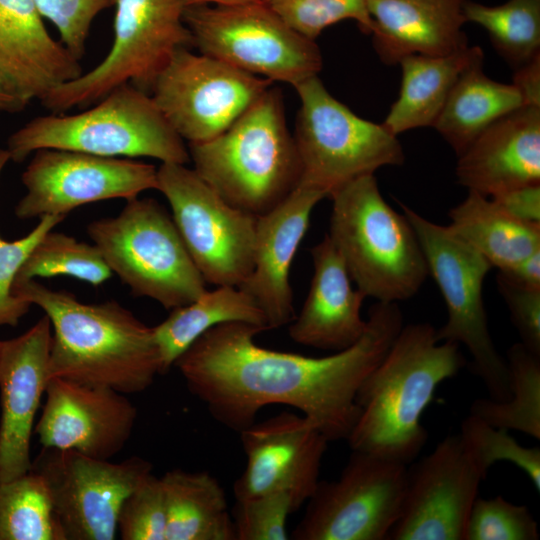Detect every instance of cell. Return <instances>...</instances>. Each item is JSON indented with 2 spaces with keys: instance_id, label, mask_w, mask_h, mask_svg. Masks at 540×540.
Returning a JSON list of instances; mask_svg holds the SVG:
<instances>
[{
  "instance_id": "obj_1",
  "label": "cell",
  "mask_w": 540,
  "mask_h": 540,
  "mask_svg": "<svg viewBox=\"0 0 540 540\" xmlns=\"http://www.w3.org/2000/svg\"><path fill=\"white\" fill-rule=\"evenodd\" d=\"M402 327L398 303L377 301L355 344L308 357L258 346L254 338L265 327L225 322L203 333L174 366L211 416L235 432L264 407L281 404L299 410L329 442L347 440L360 414L357 392Z\"/></svg>"
},
{
  "instance_id": "obj_2",
  "label": "cell",
  "mask_w": 540,
  "mask_h": 540,
  "mask_svg": "<svg viewBox=\"0 0 540 540\" xmlns=\"http://www.w3.org/2000/svg\"><path fill=\"white\" fill-rule=\"evenodd\" d=\"M13 293L50 320V378L126 395L145 391L162 374L153 327L118 302L83 303L36 280L14 286Z\"/></svg>"
},
{
  "instance_id": "obj_3",
  "label": "cell",
  "mask_w": 540,
  "mask_h": 540,
  "mask_svg": "<svg viewBox=\"0 0 540 540\" xmlns=\"http://www.w3.org/2000/svg\"><path fill=\"white\" fill-rule=\"evenodd\" d=\"M464 364L460 345L438 341L431 324L403 326L357 392L360 414L347 438L351 450L413 462L428 437L422 414L437 386Z\"/></svg>"
},
{
  "instance_id": "obj_4",
  "label": "cell",
  "mask_w": 540,
  "mask_h": 540,
  "mask_svg": "<svg viewBox=\"0 0 540 540\" xmlns=\"http://www.w3.org/2000/svg\"><path fill=\"white\" fill-rule=\"evenodd\" d=\"M188 151L193 169L222 199L255 217L300 184V160L277 87H269L219 135L188 143Z\"/></svg>"
},
{
  "instance_id": "obj_5",
  "label": "cell",
  "mask_w": 540,
  "mask_h": 540,
  "mask_svg": "<svg viewBox=\"0 0 540 540\" xmlns=\"http://www.w3.org/2000/svg\"><path fill=\"white\" fill-rule=\"evenodd\" d=\"M329 233L356 288L378 302L418 293L429 270L417 235L381 195L374 174L358 177L331 196Z\"/></svg>"
},
{
  "instance_id": "obj_6",
  "label": "cell",
  "mask_w": 540,
  "mask_h": 540,
  "mask_svg": "<svg viewBox=\"0 0 540 540\" xmlns=\"http://www.w3.org/2000/svg\"><path fill=\"white\" fill-rule=\"evenodd\" d=\"M40 149H61L105 157H151L187 164L188 147L169 124L152 96L122 84L91 109L62 116L35 117L15 131L4 150L8 160L23 162Z\"/></svg>"
},
{
  "instance_id": "obj_7",
  "label": "cell",
  "mask_w": 540,
  "mask_h": 540,
  "mask_svg": "<svg viewBox=\"0 0 540 540\" xmlns=\"http://www.w3.org/2000/svg\"><path fill=\"white\" fill-rule=\"evenodd\" d=\"M87 232L134 296L172 310L207 290L173 218L154 199L127 200L116 217L92 221Z\"/></svg>"
},
{
  "instance_id": "obj_8",
  "label": "cell",
  "mask_w": 540,
  "mask_h": 540,
  "mask_svg": "<svg viewBox=\"0 0 540 540\" xmlns=\"http://www.w3.org/2000/svg\"><path fill=\"white\" fill-rule=\"evenodd\" d=\"M300 107L295 133L299 186L330 197L348 182L405 161L397 136L363 119L333 97L318 75L296 86Z\"/></svg>"
},
{
  "instance_id": "obj_9",
  "label": "cell",
  "mask_w": 540,
  "mask_h": 540,
  "mask_svg": "<svg viewBox=\"0 0 540 540\" xmlns=\"http://www.w3.org/2000/svg\"><path fill=\"white\" fill-rule=\"evenodd\" d=\"M110 51L93 69L50 90L40 101L60 114L92 105L130 83L150 94L173 55L192 45L183 0H116Z\"/></svg>"
},
{
  "instance_id": "obj_10",
  "label": "cell",
  "mask_w": 540,
  "mask_h": 540,
  "mask_svg": "<svg viewBox=\"0 0 540 540\" xmlns=\"http://www.w3.org/2000/svg\"><path fill=\"white\" fill-rule=\"evenodd\" d=\"M401 208L445 301L447 321L436 329L437 340L463 344L472 357V371L484 383L489 398L508 400L507 362L492 340L482 295L484 279L493 267L449 226L436 224L404 204Z\"/></svg>"
},
{
  "instance_id": "obj_11",
  "label": "cell",
  "mask_w": 540,
  "mask_h": 540,
  "mask_svg": "<svg viewBox=\"0 0 540 540\" xmlns=\"http://www.w3.org/2000/svg\"><path fill=\"white\" fill-rule=\"evenodd\" d=\"M183 18L200 53L273 83L294 87L322 68L315 40L293 30L260 0L189 6Z\"/></svg>"
},
{
  "instance_id": "obj_12",
  "label": "cell",
  "mask_w": 540,
  "mask_h": 540,
  "mask_svg": "<svg viewBox=\"0 0 540 540\" xmlns=\"http://www.w3.org/2000/svg\"><path fill=\"white\" fill-rule=\"evenodd\" d=\"M157 181L205 282L239 287L254 267L257 217L228 204L185 164L162 163Z\"/></svg>"
},
{
  "instance_id": "obj_13",
  "label": "cell",
  "mask_w": 540,
  "mask_h": 540,
  "mask_svg": "<svg viewBox=\"0 0 540 540\" xmlns=\"http://www.w3.org/2000/svg\"><path fill=\"white\" fill-rule=\"evenodd\" d=\"M407 466L352 450L338 479L319 481L291 538L387 540L401 513Z\"/></svg>"
},
{
  "instance_id": "obj_14",
  "label": "cell",
  "mask_w": 540,
  "mask_h": 540,
  "mask_svg": "<svg viewBox=\"0 0 540 540\" xmlns=\"http://www.w3.org/2000/svg\"><path fill=\"white\" fill-rule=\"evenodd\" d=\"M148 460L97 459L73 450L43 448L32 470L44 479L65 540H113L126 497L152 473Z\"/></svg>"
},
{
  "instance_id": "obj_15",
  "label": "cell",
  "mask_w": 540,
  "mask_h": 540,
  "mask_svg": "<svg viewBox=\"0 0 540 540\" xmlns=\"http://www.w3.org/2000/svg\"><path fill=\"white\" fill-rule=\"evenodd\" d=\"M272 84L182 48L159 73L150 95L178 135L198 143L226 130Z\"/></svg>"
},
{
  "instance_id": "obj_16",
  "label": "cell",
  "mask_w": 540,
  "mask_h": 540,
  "mask_svg": "<svg viewBox=\"0 0 540 540\" xmlns=\"http://www.w3.org/2000/svg\"><path fill=\"white\" fill-rule=\"evenodd\" d=\"M21 181L26 194L15 207L20 219L66 216L87 203L130 200L158 188L154 165L61 149L35 151Z\"/></svg>"
},
{
  "instance_id": "obj_17",
  "label": "cell",
  "mask_w": 540,
  "mask_h": 540,
  "mask_svg": "<svg viewBox=\"0 0 540 540\" xmlns=\"http://www.w3.org/2000/svg\"><path fill=\"white\" fill-rule=\"evenodd\" d=\"M484 474L450 435L407 466L400 516L387 540H465L466 526Z\"/></svg>"
},
{
  "instance_id": "obj_18",
  "label": "cell",
  "mask_w": 540,
  "mask_h": 540,
  "mask_svg": "<svg viewBox=\"0 0 540 540\" xmlns=\"http://www.w3.org/2000/svg\"><path fill=\"white\" fill-rule=\"evenodd\" d=\"M246 465L235 499L287 492L299 509L314 493L329 441L303 415L284 411L240 433Z\"/></svg>"
},
{
  "instance_id": "obj_19",
  "label": "cell",
  "mask_w": 540,
  "mask_h": 540,
  "mask_svg": "<svg viewBox=\"0 0 540 540\" xmlns=\"http://www.w3.org/2000/svg\"><path fill=\"white\" fill-rule=\"evenodd\" d=\"M45 395L34 428L43 448L73 450L109 460L132 434L137 409L123 393L52 377Z\"/></svg>"
},
{
  "instance_id": "obj_20",
  "label": "cell",
  "mask_w": 540,
  "mask_h": 540,
  "mask_svg": "<svg viewBox=\"0 0 540 540\" xmlns=\"http://www.w3.org/2000/svg\"><path fill=\"white\" fill-rule=\"evenodd\" d=\"M51 323L44 315L0 346V482L32 469L30 441L49 374Z\"/></svg>"
},
{
  "instance_id": "obj_21",
  "label": "cell",
  "mask_w": 540,
  "mask_h": 540,
  "mask_svg": "<svg viewBox=\"0 0 540 540\" xmlns=\"http://www.w3.org/2000/svg\"><path fill=\"white\" fill-rule=\"evenodd\" d=\"M325 194L298 186L284 201L257 217L254 267L238 287L265 315L268 329H277L294 318L291 264L308 229L311 213Z\"/></svg>"
},
{
  "instance_id": "obj_22",
  "label": "cell",
  "mask_w": 540,
  "mask_h": 540,
  "mask_svg": "<svg viewBox=\"0 0 540 540\" xmlns=\"http://www.w3.org/2000/svg\"><path fill=\"white\" fill-rule=\"evenodd\" d=\"M456 177L487 197L540 184V106L523 105L488 126L458 156Z\"/></svg>"
},
{
  "instance_id": "obj_23",
  "label": "cell",
  "mask_w": 540,
  "mask_h": 540,
  "mask_svg": "<svg viewBox=\"0 0 540 540\" xmlns=\"http://www.w3.org/2000/svg\"><path fill=\"white\" fill-rule=\"evenodd\" d=\"M82 74L47 31L35 0H0V76L29 103Z\"/></svg>"
},
{
  "instance_id": "obj_24",
  "label": "cell",
  "mask_w": 540,
  "mask_h": 540,
  "mask_svg": "<svg viewBox=\"0 0 540 540\" xmlns=\"http://www.w3.org/2000/svg\"><path fill=\"white\" fill-rule=\"evenodd\" d=\"M314 266L308 295L289 326L290 338L303 346L338 352L355 344L367 320L365 295L353 288L343 260L326 234L310 249Z\"/></svg>"
},
{
  "instance_id": "obj_25",
  "label": "cell",
  "mask_w": 540,
  "mask_h": 540,
  "mask_svg": "<svg viewBox=\"0 0 540 540\" xmlns=\"http://www.w3.org/2000/svg\"><path fill=\"white\" fill-rule=\"evenodd\" d=\"M466 1L366 0L380 60L395 65L409 55L444 56L466 48Z\"/></svg>"
},
{
  "instance_id": "obj_26",
  "label": "cell",
  "mask_w": 540,
  "mask_h": 540,
  "mask_svg": "<svg viewBox=\"0 0 540 540\" xmlns=\"http://www.w3.org/2000/svg\"><path fill=\"white\" fill-rule=\"evenodd\" d=\"M483 51L469 47L444 56L409 55L400 62L401 86L384 127L393 135L433 126L461 72Z\"/></svg>"
},
{
  "instance_id": "obj_27",
  "label": "cell",
  "mask_w": 540,
  "mask_h": 540,
  "mask_svg": "<svg viewBox=\"0 0 540 540\" xmlns=\"http://www.w3.org/2000/svg\"><path fill=\"white\" fill-rule=\"evenodd\" d=\"M475 58L459 75L433 127L457 156L493 122L525 105L517 87L492 80Z\"/></svg>"
},
{
  "instance_id": "obj_28",
  "label": "cell",
  "mask_w": 540,
  "mask_h": 540,
  "mask_svg": "<svg viewBox=\"0 0 540 540\" xmlns=\"http://www.w3.org/2000/svg\"><path fill=\"white\" fill-rule=\"evenodd\" d=\"M165 540H236L224 489L206 471L173 469L160 477Z\"/></svg>"
},
{
  "instance_id": "obj_29",
  "label": "cell",
  "mask_w": 540,
  "mask_h": 540,
  "mask_svg": "<svg viewBox=\"0 0 540 540\" xmlns=\"http://www.w3.org/2000/svg\"><path fill=\"white\" fill-rule=\"evenodd\" d=\"M448 216L451 230L492 267L507 269L540 249V225L507 214L494 200L469 191Z\"/></svg>"
},
{
  "instance_id": "obj_30",
  "label": "cell",
  "mask_w": 540,
  "mask_h": 540,
  "mask_svg": "<svg viewBox=\"0 0 540 540\" xmlns=\"http://www.w3.org/2000/svg\"><path fill=\"white\" fill-rule=\"evenodd\" d=\"M225 322H244L268 330L262 310L238 287L217 286L213 291L206 290L190 304L172 309L163 322L153 327L162 374L174 366L203 333Z\"/></svg>"
},
{
  "instance_id": "obj_31",
  "label": "cell",
  "mask_w": 540,
  "mask_h": 540,
  "mask_svg": "<svg viewBox=\"0 0 540 540\" xmlns=\"http://www.w3.org/2000/svg\"><path fill=\"white\" fill-rule=\"evenodd\" d=\"M510 397L506 401L479 398L470 414L496 428L516 430L540 439V356L521 342L507 351Z\"/></svg>"
},
{
  "instance_id": "obj_32",
  "label": "cell",
  "mask_w": 540,
  "mask_h": 540,
  "mask_svg": "<svg viewBox=\"0 0 540 540\" xmlns=\"http://www.w3.org/2000/svg\"><path fill=\"white\" fill-rule=\"evenodd\" d=\"M464 16L486 30L495 50L514 69L540 54V0H509L497 6L467 0Z\"/></svg>"
},
{
  "instance_id": "obj_33",
  "label": "cell",
  "mask_w": 540,
  "mask_h": 540,
  "mask_svg": "<svg viewBox=\"0 0 540 540\" xmlns=\"http://www.w3.org/2000/svg\"><path fill=\"white\" fill-rule=\"evenodd\" d=\"M0 540H65L47 485L32 469L0 482Z\"/></svg>"
},
{
  "instance_id": "obj_34",
  "label": "cell",
  "mask_w": 540,
  "mask_h": 540,
  "mask_svg": "<svg viewBox=\"0 0 540 540\" xmlns=\"http://www.w3.org/2000/svg\"><path fill=\"white\" fill-rule=\"evenodd\" d=\"M56 275L71 276L99 286L110 279L112 271L96 245L50 230L20 267L13 287L37 277Z\"/></svg>"
},
{
  "instance_id": "obj_35",
  "label": "cell",
  "mask_w": 540,
  "mask_h": 540,
  "mask_svg": "<svg viewBox=\"0 0 540 540\" xmlns=\"http://www.w3.org/2000/svg\"><path fill=\"white\" fill-rule=\"evenodd\" d=\"M463 446L480 470L487 475L499 461L516 465L540 491V449L520 445L508 430L496 428L482 419L469 415L459 433Z\"/></svg>"
},
{
  "instance_id": "obj_36",
  "label": "cell",
  "mask_w": 540,
  "mask_h": 540,
  "mask_svg": "<svg viewBox=\"0 0 540 540\" xmlns=\"http://www.w3.org/2000/svg\"><path fill=\"white\" fill-rule=\"evenodd\" d=\"M299 34L315 40L324 29L344 20H354L368 35L373 21L366 0H260Z\"/></svg>"
},
{
  "instance_id": "obj_37",
  "label": "cell",
  "mask_w": 540,
  "mask_h": 540,
  "mask_svg": "<svg viewBox=\"0 0 540 540\" xmlns=\"http://www.w3.org/2000/svg\"><path fill=\"white\" fill-rule=\"evenodd\" d=\"M537 521L525 505L501 496L475 499L466 526L465 540H538Z\"/></svg>"
},
{
  "instance_id": "obj_38",
  "label": "cell",
  "mask_w": 540,
  "mask_h": 540,
  "mask_svg": "<svg viewBox=\"0 0 540 540\" xmlns=\"http://www.w3.org/2000/svg\"><path fill=\"white\" fill-rule=\"evenodd\" d=\"M0 153V172L7 163ZM66 216L45 215L40 217L37 226L26 236L7 241L0 236V326L15 327L29 312L31 304L13 293L16 275L42 237L61 223Z\"/></svg>"
},
{
  "instance_id": "obj_39",
  "label": "cell",
  "mask_w": 540,
  "mask_h": 540,
  "mask_svg": "<svg viewBox=\"0 0 540 540\" xmlns=\"http://www.w3.org/2000/svg\"><path fill=\"white\" fill-rule=\"evenodd\" d=\"M297 510L283 491L236 499L231 512L236 540H287V520Z\"/></svg>"
},
{
  "instance_id": "obj_40",
  "label": "cell",
  "mask_w": 540,
  "mask_h": 540,
  "mask_svg": "<svg viewBox=\"0 0 540 540\" xmlns=\"http://www.w3.org/2000/svg\"><path fill=\"white\" fill-rule=\"evenodd\" d=\"M166 522L161 479L151 473L122 503L118 535L122 540H165Z\"/></svg>"
},
{
  "instance_id": "obj_41",
  "label": "cell",
  "mask_w": 540,
  "mask_h": 540,
  "mask_svg": "<svg viewBox=\"0 0 540 540\" xmlns=\"http://www.w3.org/2000/svg\"><path fill=\"white\" fill-rule=\"evenodd\" d=\"M43 16L58 30L61 43L79 61L95 17L116 0H35Z\"/></svg>"
},
{
  "instance_id": "obj_42",
  "label": "cell",
  "mask_w": 540,
  "mask_h": 540,
  "mask_svg": "<svg viewBox=\"0 0 540 540\" xmlns=\"http://www.w3.org/2000/svg\"><path fill=\"white\" fill-rule=\"evenodd\" d=\"M496 283L521 343L540 356V289L520 286L500 273Z\"/></svg>"
},
{
  "instance_id": "obj_43",
  "label": "cell",
  "mask_w": 540,
  "mask_h": 540,
  "mask_svg": "<svg viewBox=\"0 0 540 540\" xmlns=\"http://www.w3.org/2000/svg\"><path fill=\"white\" fill-rule=\"evenodd\" d=\"M490 198L517 220L540 225V184L512 189Z\"/></svg>"
},
{
  "instance_id": "obj_44",
  "label": "cell",
  "mask_w": 540,
  "mask_h": 540,
  "mask_svg": "<svg viewBox=\"0 0 540 540\" xmlns=\"http://www.w3.org/2000/svg\"><path fill=\"white\" fill-rule=\"evenodd\" d=\"M525 105L540 106V54L515 69L512 82Z\"/></svg>"
},
{
  "instance_id": "obj_45",
  "label": "cell",
  "mask_w": 540,
  "mask_h": 540,
  "mask_svg": "<svg viewBox=\"0 0 540 540\" xmlns=\"http://www.w3.org/2000/svg\"><path fill=\"white\" fill-rule=\"evenodd\" d=\"M498 273L520 286L540 289V249Z\"/></svg>"
},
{
  "instance_id": "obj_46",
  "label": "cell",
  "mask_w": 540,
  "mask_h": 540,
  "mask_svg": "<svg viewBox=\"0 0 540 540\" xmlns=\"http://www.w3.org/2000/svg\"><path fill=\"white\" fill-rule=\"evenodd\" d=\"M28 103L0 76V112H17Z\"/></svg>"
},
{
  "instance_id": "obj_47",
  "label": "cell",
  "mask_w": 540,
  "mask_h": 540,
  "mask_svg": "<svg viewBox=\"0 0 540 540\" xmlns=\"http://www.w3.org/2000/svg\"><path fill=\"white\" fill-rule=\"evenodd\" d=\"M255 1L259 0H183L185 7L202 5L233 6L251 3Z\"/></svg>"
},
{
  "instance_id": "obj_48",
  "label": "cell",
  "mask_w": 540,
  "mask_h": 540,
  "mask_svg": "<svg viewBox=\"0 0 540 540\" xmlns=\"http://www.w3.org/2000/svg\"><path fill=\"white\" fill-rule=\"evenodd\" d=\"M0 346H1V341H0Z\"/></svg>"
}]
</instances>
